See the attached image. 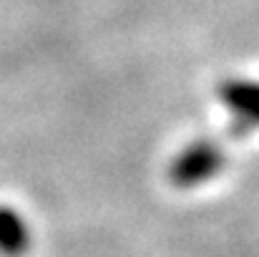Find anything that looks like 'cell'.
I'll use <instances>...</instances> for the list:
<instances>
[{"mask_svg":"<svg viewBox=\"0 0 259 257\" xmlns=\"http://www.w3.org/2000/svg\"><path fill=\"white\" fill-rule=\"evenodd\" d=\"M224 149L211 139H196L186 144L169 164V179L179 189L199 187L209 179H214L224 169Z\"/></svg>","mask_w":259,"mask_h":257,"instance_id":"6da1fadb","label":"cell"},{"mask_svg":"<svg viewBox=\"0 0 259 257\" xmlns=\"http://www.w3.org/2000/svg\"><path fill=\"white\" fill-rule=\"evenodd\" d=\"M219 101L232 114V134L244 136L259 129V81L227 79L217 88Z\"/></svg>","mask_w":259,"mask_h":257,"instance_id":"7a4b0ae2","label":"cell"},{"mask_svg":"<svg viewBox=\"0 0 259 257\" xmlns=\"http://www.w3.org/2000/svg\"><path fill=\"white\" fill-rule=\"evenodd\" d=\"M30 247V230L20 212L13 207H0V255L23 257Z\"/></svg>","mask_w":259,"mask_h":257,"instance_id":"3957f363","label":"cell"}]
</instances>
